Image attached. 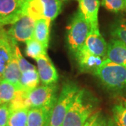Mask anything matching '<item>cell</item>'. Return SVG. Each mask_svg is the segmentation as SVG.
Here are the masks:
<instances>
[{"label": "cell", "mask_w": 126, "mask_h": 126, "mask_svg": "<svg viewBox=\"0 0 126 126\" xmlns=\"http://www.w3.org/2000/svg\"><path fill=\"white\" fill-rule=\"evenodd\" d=\"M99 101L97 97L86 88L79 89L67 115L63 126H83L86 121L96 113Z\"/></svg>", "instance_id": "cell-1"}, {"label": "cell", "mask_w": 126, "mask_h": 126, "mask_svg": "<svg viewBox=\"0 0 126 126\" xmlns=\"http://www.w3.org/2000/svg\"><path fill=\"white\" fill-rule=\"evenodd\" d=\"M102 86L113 94H122L126 91V67L105 59L95 73Z\"/></svg>", "instance_id": "cell-2"}, {"label": "cell", "mask_w": 126, "mask_h": 126, "mask_svg": "<svg viewBox=\"0 0 126 126\" xmlns=\"http://www.w3.org/2000/svg\"><path fill=\"white\" fill-rule=\"evenodd\" d=\"M79 89L78 85L73 81H66L63 84L52 110L48 126H63L67 113Z\"/></svg>", "instance_id": "cell-3"}, {"label": "cell", "mask_w": 126, "mask_h": 126, "mask_svg": "<svg viewBox=\"0 0 126 126\" xmlns=\"http://www.w3.org/2000/svg\"><path fill=\"white\" fill-rule=\"evenodd\" d=\"M23 15L35 20L46 18L53 21L58 16L63 8L60 0H23Z\"/></svg>", "instance_id": "cell-4"}, {"label": "cell", "mask_w": 126, "mask_h": 126, "mask_svg": "<svg viewBox=\"0 0 126 126\" xmlns=\"http://www.w3.org/2000/svg\"><path fill=\"white\" fill-rule=\"evenodd\" d=\"M90 26L79 10L73 15L67 27V45L74 56L85 44Z\"/></svg>", "instance_id": "cell-5"}, {"label": "cell", "mask_w": 126, "mask_h": 126, "mask_svg": "<svg viewBox=\"0 0 126 126\" xmlns=\"http://www.w3.org/2000/svg\"><path fill=\"white\" fill-rule=\"evenodd\" d=\"M56 83L41 85L26 93L27 104L30 108L47 107L53 109L59 94Z\"/></svg>", "instance_id": "cell-6"}, {"label": "cell", "mask_w": 126, "mask_h": 126, "mask_svg": "<svg viewBox=\"0 0 126 126\" xmlns=\"http://www.w3.org/2000/svg\"><path fill=\"white\" fill-rule=\"evenodd\" d=\"M23 0H0V30L23 16Z\"/></svg>", "instance_id": "cell-7"}, {"label": "cell", "mask_w": 126, "mask_h": 126, "mask_svg": "<svg viewBox=\"0 0 126 126\" xmlns=\"http://www.w3.org/2000/svg\"><path fill=\"white\" fill-rule=\"evenodd\" d=\"M34 19L27 15H23L16 22L11 25L8 34L16 41L26 42L33 37L34 27Z\"/></svg>", "instance_id": "cell-8"}, {"label": "cell", "mask_w": 126, "mask_h": 126, "mask_svg": "<svg viewBox=\"0 0 126 126\" xmlns=\"http://www.w3.org/2000/svg\"><path fill=\"white\" fill-rule=\"evenodd\" d=\"M74 57L77 59L78 67L81 72L90 73L93 75L95 74L105 60V58L91 53L84 46L77 52Z\"/></svg>", "instance_id": "cell-9"}, {"label": "cell", "mask_w": 126, "mask_h": 126, "mask_svg": "<svg viewBox=\"0 0 126 126\" xmlns=\"http://www.w3.org/2000/svg\"><path fill=\"white\" fill-rule=\"evenodd\" d=\"M37 72L40 81L44 85L57 83L59 75L53 62L47 54L41 55L36 59Z\"/></svg>", "instance_id": "cell-10"}, {"label": "cell", "mask_w": 126, "mask_h": 126, "mask_svg": "<svg viewBox=\"0 0 126 126\" xmlns=\"http://www.w3.org/2000/svg\"><path fill=\"white\" fill-rule=\"evenodd\" d=\"M17 42L4 28L0 30V80L14 55V44Z\"/></svg>", "instance_id": "cell-11"}, {"label": "cell", "mask_w": 126, "mask_h": 126, "mask_svg": "<svg viewBox=\"0 0 126 126\" xmlns=\"http://www.w3.org/2000/svg\"><path fill=\"white\" fill-rule=\"evenodd\" d=\"M84 46L91 53L102 58H107V44L98 29H90Z\"/></svg>", "instance_id": "cell-12"}, {"label": "cell", "mask_w": 126, "mask_h": 126, "mask_svg": "<svg viewBox=\"0 0 126 126\" xmlns=\"http://www.w3.org/2000/svg\"><path fill=\"white\" fill-rule=\"evenodd\" d=\"M79 10L90 25V29H98V11L99 0H77Z\"/></svg>", "instance_id": "cell-13"}, {"label": "cell", "mask_w": 126, "mask_h": 126, "mask_svg": "<svg viewBox=\"0 0 126 126\" xmlns=\"http://www.w3.org/2000/svg\"><path fill=\"white\" fill-rule=\"evenodd\" d=\"M107 58L126 67V45L121 40L112 38L107 44Z\"/></svg>", "instance_id": "cell-14"}, {"label": "cell", "mask_w": 126, "mask_h": 126, "mask_svg": "<svg viewBox=\"0 0 126 126\" xmlns=\"http://www.w3.org/2000/svg\"><path fill=\"white\" fill-rule=\"evenodd\" d=\"M53 109L47 107L30 108L27 126H48Z\"/></svg>", "instance_id": "cell-15"}, {"label": "cell", "mask_w": 126, "mask_h": 126, "mask_svg": "<svg viewBox=\"0 0 126 126\" xmlns=\"http://www.w3.org/2000/svg\"><path fill=\"white\" fill-rule=\"evenodd\" d=\"M20 77L21 71L19 67L18 60L16 58L14 49V55L5 69L1 79H4L12 83L18 90H22L20 86Z\"/></svg>", "instance_id": "cell-16"}, {"label": "cell", "mask_w": 126, "mask_h": 126, "mask_svg": "<svg viewBox=\"0 0 126 126\" xmlns=\"http://www.w3.org/2000/svg\"><path fill=\"white\" fill-rule=\"evenodd\" d=\"M50 22V20L46 18L36 20L35 22L33 37L40 42L46 49L48 47Z\"/></svg>", "instance_id": "cell-17"}, {"label": "cell", "mask_w": 126, "mask_h": 126, "mask_svg": "<svg viewBox=\"0 0 126 126\" xmlns=\"http://www.w3.org/2000/svg\"><path fill=\"white\" fill-rule=\"evenodd\" d=\"M40 81V78L36 68L22 72L20 77L21 90L27 93L39 86Z\"/></svg>", "instance_id": "cell-18"}, {"label": "cell", "mask_w": 126, "mask_h": 126, "mask_svg": "<svg viewBox=\"0 0 126 126\" xmlns=\"http://www.w3.org/2000/svg\"><path fill=\"white\" fill-rule=\"evenodd\" d=\"M113 119L118 126H126V98H121L113 104Z\"/></svg>", "instance_id": "cell-19"}, {"label": "cell", "mask_w": 126, "mask_h": 126, "mask_svg": "<svg viewBox=\"0 0 126 126\" xmlns=\"http://www.w3.org/2000/svg\"><path fill=\"white\" fill-rule=\"evenodd\" d=\"M17 88L4 79L0 80V105L9 103L17 93Z\"/></svg>", "instance_id": "cell-20"}, {"label": "cell", "mask_w": 126, "mask_h": 126, "mask_svg": "<svg viewBox=\"0 0 126 126\" xmlns=\"http://www.w3.org/2000/svg\"><path fill=\"white\" fill-rule=\"evenodd\" d=\"M28 111V108H24L10 111L6 126H27Z\"/></svg>", "instance_id": "cell-21"}, {"label": "cell", "mask_w": 126, "mask_h": 126, "mask_svg": "<svg viewBox=\"0 0 126 126\" xmlns=\"http://www.w3.org/2000/svg\"><path fill=\"white\" fill-rule=\"evenodd\" d=\"M25 43H26L25 54L28 57L36 60L41 55L47 54L46 53L47 49H46L44 46L40 42L36 40L34 37L27 41Z\"/></svg>", "instance_id": "cell-22"}, {"label": "cell", "mask_w": 126, "mask_h": 126, "mask_svg": "<svg viewBox=\"0 0 126 126\" xmlns=\"http://www.w3.org/2000/svg\"><path fill=\"white\" fill-rule=\"evenodd\" d=\"M112 38L119 39L126 45V19L117 20L111 26Z\"/></svg>", "instance_id": "cell-23"}, {"label": "cell", "mask_w": 126, "mask_h": 126, "mask_svg": "<svg viewBox=\"0 0 126 126\" xmlns=\"http://www.w3.org/2000/svg\"><path fill=\"white\" fill-rule=\"evenodd\" d=\"M101 4L110 12L118 14L126 11V0H102Z\"/></svg>", "instance_id": "cell-24"}, {"label": "cell", "mask_w": 126, "mask_h": 126, "mask_svg": "<svg viewBox=\"0 0 126 126\" xmlns=\"http://www.w3.org/2000/svg\"><path fill=\"white\" fill-rule=\"evenodd\" d=\"M14 53L16 55V58L18 60V65H19L20 69L21 71V73L23 72H25L27 70H29V69H33L36 68L32 64L30 63L27 60L25 59V58L23 56V55L21 54V52L19 49V47H18L16 42L14 44Z\"/></svg>", "instance_id": "cell-25"}, {"label": "cell", "mask_w": 126, "mask_h": 126, "mask_svg": "<svg viewBox=\"0 0 126 126\" xmlns=\"http://www.w3.org/2000/svg\"><path fill=\"white\" fill-rule=\"evenodd\" d=\"M10 110L9 103L0 105V126H6L9 121Z\"/></svg>", "instance_id": "cell-26"}, {"label": "cell", "mask_w": 126, "mask_h": 126, "mask_svg": "<svg viewBox=\"0 0 126 126\" xmlns=\"http://www.w3.org/2000/svg\"><path fill=\"white\" fill-rule=\"evenodd\" d=\"M92 126H108V118L99 111L97 117Z\"/></svg>", "instance_id": "cell-27"}, {"label": "cell", "mask_w": 126, "mask_h": 126, "mask_svg": "<svg viewBox=\"0 0 126 126\" xmlns=\"http://www.w3.org/2000/svg\"><path fill=\"white\" fill-rule=\"evenodd\" d=\"M99 111H97L96 113H94V114L92 116H90V118L86 121V123L84 124V126H92V125L93 124V123L94 122V121L96 120V118L97 117V116H98V114H99Z\"/></svg>", "instance_id": "cell-28"}, {"label": "cell", "mask_w": 126, "mask_h": 126, "mask_svg": "<svg viewBox=\"0 0 126 126\" xmlns=\"http://www.w3.org/2000/svg\"><path fill=\"white\" fill-rule=\"evenodd\" d=\"M108 126H118L116 125V123H115V121H113V119L110 118H108Z\"/></svg>", "instance_id": "cell-29"}, {"label": "cell", "mask_w": 126, "mask_h": 126, "mask_svg": "<svg viewBox=\"0 0 126 126\" xmlns=\"http://www.w3.org/2000/svg\"><path fill=\"white\" fill-rule=\"evenodd\" d=\"M60 1H67V0H60Z\"/></svg>", "instance_id": "cell-30"}]
</instances>
